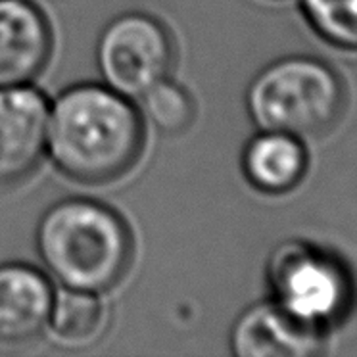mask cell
<instances>
[{"mask_svg": "<svg viewBox=\"0 0 357 357\" xmlns=\"http://www.w3.org/2000/svg\"><path fill=\"white\" fill-rule=\"evenodd\" d=\"M144 127L131 98L104 83H79L56 96L48 112L47 152L71 181L106 185L139 162Z\"/></svg>", "mask_w": 357, "mask_h": 357, "instance_id": "obj_1", "label": "cell"}, {"mask_svg": "<svg viewBox=\"0 0 357 357\" xmlns=\"http://www.w3.org/2000/svg\"><path fill=\"white\" fill-rule=\"evenodd\" d=\"M37 254L62 287L102 294L131 265L132 236L123 218L91 198L52 204L37 225Z\"/></svg>", "mask_w": 357, "mask_h": 357, "instance_id": "obj_2", "label": "cell"}, {"mask_svg": "<svg viewBox=\"0 0 357 357\" xmlns=\"http://www.w3.org/2000/svg\"><path fill=\"white\" fill-rule=\"evenodd\" d=\"M342 106L338 75L307 56L269 63L252 79L246 93L248 116L259 131L288 132L298 139L331 129Z\"/></svg>", "mask_w": 357, "mask_h": 357, "instance_id": "obj_3", "label": "cell"}, {"mask_svg": "<svg viewBox=\"0 0 357 357\" xmlns=\"http://www.w3.org/2000/svg\"><path fill=\"white\" fill-rule=\"evenodd\" d=\"M175 47L165 25L142 12L114 17L96 43L102 83L127 98H140L169 77Z\"/></svg>", "mask_w": 357, "mask_h": 357, "instance_id": "obj_4", "label": "cell"}, {"mask_svg": "<svg viewBox=\"0 0 357 357\" xmlns=\"http://www.w3.org/2000/svg\"><path fill=\"white\" fill-rule=\"evenodd\" d=\"M267 279L273 302L315 328L336 317L348 298V280L340 265L298 241L284 242L273 252Z\"/></svg>", "mask_w": 357, "mask_h": 357, "instance_id": "obj_5", "label": "cell"}, {"mask_svg": "<svg viewBox=\"0 0 357 357\" xmlns=\"http://www.w3.org/2000/svg\"><path fill=\"white\" fill-rule=\"evenodd\" d=\"M47 96L31 85L0 86V188L20 185L47 154Z\"/></svg>", "mask_w": 357, "mask_h": 357, "instance_id": "obj_6", "label": "cell"}, {"mask_svg": "<svg viewBox=\"0 0 357 357\" xmlns=\"http://www.w3.org/2000/svg\"><path fill=\"white\" fill-rule=\"evenodd\" d=\"M321 344V328L305 325L273 300L248 307L231 331V349L241 357H307Z\"/></svg>", "mask_w": 357, "mask_h": 357, "instance_id": "obj_7", "label": "cell"}, {"mask_svg": "<svg viewBox=\"0 0 357 357\" xmlns=\"http://www.w3.org/2000/svg\"><path fill=\"white\" fill-rule=\"evenodd\" d=\"M52 54L47 17L29 0H0V86L29 85Z\"/></svg>", "mask_w": 357, "mask_h": 357, "instance_id": "obj_8", "label": "cell"}, {"mask_svg": "<svg viewBox=\"0 0 357 357\" xmlns=\"http://www.w3.org/2000/svg\"><path fill=\"white\" fill-rule=\"evenodd\" d=\"M54 288L29 264L0 265V344H25L47 331Z\"/></svg>", "mask_w": 357, "mask_h": 357, "instance_id": "obj_9", "label": "cell"}, {"mask_svg": "<svg viewBox=\"0 0 357 357\" xmlns=\"http://www.w3.org/2000/svg\"><path fill=\"white\" fill-rule=\"evenodd\" d=\"M307 169L302 140L279 131H259L242 152V171L252 187L265 195H284L300 185Z\"/></svg>", "mask_w": 357, "mask_h": 357, "instance_id": "obj_10", "label": "cell"}, {"mask_svg": "<svg viewBox=\"0 0 357 357\" xmlns=\"http://www.w3.org/2000/svg\"><path fill=\"white\" fill-rule=\"evenodd\" d=\"M106 321V307L98 294L63 287L54 294L47 331L58 346L86 348L100 338Z\"/></svg>", "mask_w": 357, "mask_h": 357, "instance_id": "obj_11", "label": "cell"}, {"mask_svg": "<svg viewBox=\"0 0 357 357\" xmlns=\"http://www.w3.org/2000/svg\"><path fill=\"white\" fill-rule=\"evenodd\" d=\"M140 100L148 121L165 135H181L195 121L192 96L185 86L169 77L148 89Z\"/></svg>", "mask_w": 357, "mask_h": 357, "instance_id": "obj_12", "label": "cell"}, {"mask_svg": "<svg viewBox=\"0 0 357 357\" xmlns=\"http://www.w3.org/2000/svg\"><path fill=\"white\" fill-rule=\"evenodd\" d=\"M302 10L323 39L357 50V0H302Z\"/></svg>", "mask_w": 357, "mask_h": 357, "instance_id": "obj_13", "label": "cell"}]
</instances>
